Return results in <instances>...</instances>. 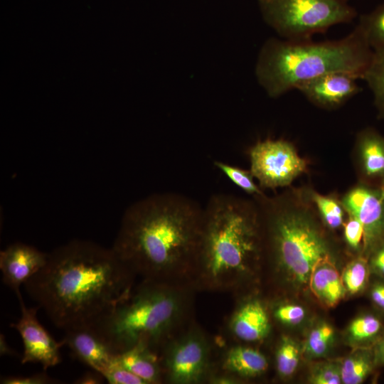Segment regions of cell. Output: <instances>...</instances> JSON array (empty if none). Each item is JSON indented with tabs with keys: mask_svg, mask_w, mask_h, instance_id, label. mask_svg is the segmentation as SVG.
Returning a JSON list of instances; mask_svg holds the SVG:
<instances>
[{
	"mask_svg": "<svg viewBox=\"0 0 384 384\" xmlns=\"http://www.w3.org/2000/svg\"><path fill=\"white\" fill-rule=\"evenodd\" d=\"M137 278L112 247L75 239L48 253L45 265L23 286L65 331L95 324L129 294Z\"/></svg>",
	"mask_w": 384,
	"mask_h": 384,
	"instance_id": "cell-1",
	"label": "cell"
},
{
	"mask_svg": "<svg viewBox=\"0 0 384 384\" xmlns=\"http://www.w3.org/2000/svg\"><path fill=\"white\" fill-rule=\"evenodd\" d=\"M203 211L180 193L149 195L126 209L112 249L140 279L192 287Z\"/></svg>",
	"mask_w": 384,
	"mask_h": 384,
	"instance_id": "cell-2",
	"label": "cell"
},
{
	"mask_svg": "<svg viewBox=\"0 0 384 384\" xmlns=\"http://www.w3.org/2000/svg\"><path fill=\"white\" fill-rule=\"evenodd\" d=\"M264 257L257 206L232 194L211 196L203 207L194 289L245 294L257 281Z\"/></svg>",
	"mask_w": 384,
	"mask_h": 384,
	"instance_id": "cell-3",
	"label": "cell"
},
{
	"mask_svg": "<svg viewBox=\"0 0 384 384\" xmlns=\"http://www.w3.org/2000/svg\"><path fill=\"white\" fill-rule=\"evenodd\" d=\"M191 286L140 279L129 294L92 324L117 354L141 345L159 355L193 319Z\"/></svg>",
	"mask_w": 384,
	"mask_h": 384,
	"instance_id": "cell-4",
	"label": "cell"
},
{
	"mask_svg": "<svg viewBox=\"0 0 384 384\" xmlns=\"http://www.w3.org/2000/svg\"><path fill=\"white\" fill-rule=\"evenodd\" d=\"M373 50L357 25L334 41H289L271 38L262 45L255 66L259 84L277 97L302 82L330 73H346L363 79Z\"/></svg>",
	"mask_w": 384,
	"mask_h": 384,
	"instance_id": "cell-5",
	"label": "cell"
},
{
	"mask_svg": "<svg viewBox=\"0 0 384 384\" xmlns=\"http://www.w3.org/2000/svg\"><path fill=\"white\" fill-rule=\"evenodd\" d=\"M258 201L265 255L275 274L299 285L309 284L315 267L329 257L326 242L310 217L263 195Z\"/></svg>",
	"mask_w": 384,
	"mask_h": 384,
	"instance_id": "cell-6",
	"label": "cell"
},
{
	"mask_svg": "<svg viewBox=\"0 0 384 384\" xmlns=\"http://www.w3.org/2000/svg\"><path fill=\"white\" fill-rule=\"evenodd\" d=\"M258 5L264 21L289 41L312 39L357 16L348 0H258Z\"/></svg>",
	"mask_w": 384,
	"mask_h": 384,
	"instance_id": "cell-7",
	"label": "cell"
},
{
	"mask_svg": "<svg viewBox=\"0 0 384 384\" xmlns=\"http://www.w3.org/2000/svg\"><path fill=\"white\" fill-rule=\"evenodd\" d=\"M214 351L213 341L193 320L159 352L163 383H208L215 369Z\"/></svg>",
	"mask_w": 384,
	"mask_h": 384,
	"instance_id": "cell-8",
	"label": "cell"
},
{
	"mask_svg": "<svg viewBox=\"0 0 384 384\" xmlns=\"http://www.w3.org/2000/svg\"><path fill=\"white\" fill-rule=\"evenodd\" d=\"M249 156L250 171L265 188L287 186L306 168L294 146L281 139L257 142L250 149Z\"/></svg>",
	"mask_w": 384,
	"mask_h": 384,
	"instance_id": "cell-9",
	"label": "cell"
},
{
	"mask_svg": "<svg viewBox=\"0 0 384 384\" xmlns=\"http://www.w3.org/2000/svg\"><path fill=\"white\" fill-rule=\"evenodd\" d=\"M18 299L21 316L11 326L19 333L23 341L21 363H40L45 370L55 366L61 361L60 350L65 346L63 341H55L39 322V306L27 307L22 297Z\"/></svg>",
	"mask_w": 384,
	"mask_h": 384,
	"instance_id": "cell-10",
	"label": "cell"
},
{
	"mask_svg": "<svg viewBox=\"0 0 384 384\" xmlns=\"http://www.w3.org/2000/svg\"><path fill=\"white\" fill-rule=\"evenodd\" d=\"M342 205L348 215L354 216L362 224L363 252L368 255L384 238V193L380 187L359 186L344 196Z\"/></svg>",
	"mask_w": 384,
	"mask_h": 384,
	"instance_id": "cell-11",
	"label": "cell"
},
{
	"mask_svg": "<svg viewBox=\"0 0 384 384\" xmlns=\"http://www.w3.org/2000/svg\"><path fill=\"white\" fill-rule=\"evenodd\" d=\"M48 253L23 242H14L0 252L3 282L21 298L20 287L34 276L46 263Z\"/></svg>",
	"mask_w": 384,
	"mask_h": 384,
	"instance_id": "cell-12",
	"label": "cell"
},
{
	"mask_svg": "<svg viewBox=\"0 0 384 384\" xmlns=\"http://www.w3.org/2000/svg\"><path fill=\"white\" fill-rule=\"evenodd\" d=\"M246 296L239 299L230 314L228 330L230 336L238 343L261 342L271 331L270 316L261 299Z\"/></svg>",
	"mask_w": 384,
	"mask_h": 384,
	"instance_id": "cell-13",
	"label": "cell"
},
{
	"mask_svg": "<svg viewBox=\"0 0 384 384\" xmlns=\"http://www.w3.org/2000/svg\"><path fill=\"white\" fill-rule=\"evenodd\" d=\"M357 80L348 73H330L302 82L296 90L317 106L335 108L361 91Z\"/></svg>",
	"mask_w": 384,
	"mask_h": 384,
	"instance_id": "cell-14",
	"label": "cell"
},
{
	"mask_svg": "<svg viewBox=\"0 0 384 384\" xmlns=\"http://www.w3.org/2000/svg\"><path fill=\"white\" fill-rule=\"evenodd\" d=\"M63 341L73 354L102 375L112 363L116 353L93 325L65 330Z\"/></svg>",
	"mask_w": 384,
	"mask_h": 384,
	"instance_id": "cell-15",
	"label": "cell"
},
{
	"mask_svg": "<svg viewBox=\"0 0 384 384\" xmlns=\"http://www.w3.org/2000/svg\"><path fill=\"white\" fill-rule=\"evenodd\" d=\"M268 366L267 358L260 351L238 343L223 351L216 361L213 374H224L242 381L263 375Z\"/></svg>",
	"mask_w": 384,
	"mask_h": 384,
	"instance_id": "cell-16",
	"label": "cell"
},
{
	"mask_svg": "<svg viewBox=\"0 0 384 384\" xmlns=\"http://www.w3.org/2000/svg\"><path fill=\"white\" fill-rule=\"evenodd\" d=\"M116 361L142 378L146 384L163 383L159 355L150 348L137 345L117 353Z\"/></svg>",
	"mask_w": 384,
	"mask_h": 384,
	"instance_id": "cell-17",
	"label": "cell"
},
{
	"mask_svg": "<svg viewBox=\"0 0 384 384\" xmlns=\"http://www.w3.org/2000/svg\"><path fill=\"white\" fill-rule=\"evenodd\" d=\"M357 149L364 176L383 183L384 137L373 129H366L358 135Z\"/></svg>",
	"mask_w": 384,
	"mask_h": 384,
	"instance_id": "cell-18",
	"label": "cell"
},
{
	"mask_svg": "<svg viewBox=\"0 0 384 384\" xmlns=\"http://www.w3.org/2000/svg\"><path fill=\"white\" fill-rule=\"evenodd\" d=\"M309 284L318 299L328 307L336 306L346 291L330 257L323 260L315 267Z\"/></svg>",
	"mask_w": 384,
	"mask_h": 384,
	"instance_id": "cell-19",
	"label": "cell"
},
{
	"mask_svg": "<svg viewBox=\"0 0 384 384\" xmlns=\"http://www.w3.org/2000/svg\"><path fill=\"white\" fill-rule=\"evenodd\" d=\"M375 367L373 348H358L340 364L341 382L344 384H360Z\"/></svg>",
	"mask_w": 384,
	"mask_h": 384,
	"instance_id": "cell-20",
	"label": "cell"
},
{
	"mask_svg": "<svg viewBox=\"0 0 384 384\" xmlns=\"http://www.w3.org/2000/svg\"><path fill=\"white\" fill-rule=\"evenodd\" d=\"M347 331L353 343L373 347L384 334V326L378 316L366 313L355 318L350 323Z\"/></svg>",
	"mask_w": 384,
	"mask_h": 384,
	"instance_id": "cell-21",
	"label": "cell"
},
{
	"mask_svg": "<svg viewBox=\"0 0 384 384\" xmlns=\"http://www.w3.org/2000/svg\"><path fill=\"white\" fill-rule=\"evenodd\" d=\"M362 80L366 82L373 93L379 115L384 117V50H373Z\"/></svg>",
	"mask_w": 384,
	"mask_h": 384,
	"instance_id": "cell-22",
	"label": "cell"
},
{
	"mask_svg": "<svg viewBox=\"0 0 384 384\" xmlns=\"http://www.w3.org/2000/svg\"><path fill=\"white\" fill-rule=\"evenodd\" d=\"M357 25L373 50H384V4L361 15Z\"/></svg>",
	"mask_w": 384,
	"mask_h": 384,
	"instance_id": "cell-23",
	"label": "cell"
},
{
	"mask_svg": "<svg viewBox=\"0 0 384 384\" xmlns=\"http://www.w3.org/2000/svg\"><path fill=\"white\" fill-rule=\"evenodd\" d=\"M299 357L297 343L289 336H282L275 351V366L279 375L284 378L292 376L297 368Z\"/></svg>",
	"mask_w": 384,
	"mask_h": 384,
	"instance_id": "cell-24",
	"label": "cell"
},
{
	"mask_svg": "<svg viewBox=\"0 0 384 384\" xmlns=\"http://www.w3.org/2000/svg\"><path fill=\"white\" fill-rule=\"evenodd\" d=\"M334 328L326 322L314 327L309 332L304 344V353L310 358L325 356L334 340Z\"/></svg>",
	"mask_w": 384,
	"mask_h": 384,
	"instance_id": "cell-25",
	"label": "cell"
},
{
	"mask_svg": "<svg viewBox=\"0 0 384 384\" xmlns=\"http://www.w3.org/2000/svg\"><path fill=\"white\" fill-rule=\"evenodd\" d=\"M368 260L358 257L350 262L341 277L345 289L351 294L363 291L368 284L370 274Z\"/></svg>",
	"mask_w": 384,
	"mask_h": 384,
	"instance_id": "cell-26",
	"label": "cell"
},
{
	"mask_svg": "<svg viewBox=\"0 0 384 384\" xmlns=\"http://www.w3.org/2000/svg\"><path fill=\"white\" fill-rule=\"evenodd\" d=\"M214 165L245 192L254 196L263 195L259 186L255 184V177L250 170H245L220 161H215Z\"/></svg>",
	"mask_w": 384,
	"mask_h": 384,
	"instance_id": "cell-27",
	"label": "cell"
},
{
	"mask_svg": "<svg viewBox=\"0 0 384 384\" xmlns=\"http://www.w3.org/2000/svg\"><path fill=\"white\" fill-rule=\"evenodd\" d=\"M312 199L326 225L332 229L339 228L343 223V207L334 198L314 193Z\"/></svg>",
	"mask_w": 384,
	"mask_h": 384,
	"instance_id": "cell-28",
	"label": "cell"
},
{
	"mask_svg": "<svg viewBox=\"0 0 384 384\" xmlns=\"http://www.w3.org/2000/svg\"><path fill=\"white\" fill-rule=\"evenodd\" d=\"M309 381L313 384L341 383L340 365L332 362L319 363L312 370Z\"/></svg>",
	"mask_w": 384,
	"mask_h": 384,
	"instance_id": "cell-29",
	"label": "cell"
},
{
	"mask_svg": "<svg viewBox=\"0 0 384 384\" xmlns=\"http://www.w3.org/2000/svg\"><path fill=\"white\" fill-rule=\"evenodd\" d=\"M273 317L282 324L294 326L300 324L305 317L303 306L294 304H281L273 309Z\"/></svg>",
	"mask_w": 384,
	"mask_h": 384,
	"instance_id": "cell-30",
	"label": "cell"
},
{
	"mask_svg": "<svg viewBox=\"0 0 384 384\" xmlns=\"http://www.w3.org/2000/svg\"><path fill=\"white\" fill-rule=\"evenodd\" d=\"M102 375L110 384H146L142 378L118 363L115 357Z\"/></svg>",
	"mask_w": 384,
	"mask_h": 384,
	"instance_id": "cell-31",
	"label": "cell"
},
{
	"mask_svg": "<svg viewBox=\"0 0 384 384\" xmlns=\"http://www.w3.org/2000/svg\"><path fill=\"white\" fill-rule=\"evenodd\" d=\"M344 238L347 244L354 250L364 246V229L361 222L354 216L349 215L344 225Z\"/></svg>",
	"mask_w": 384,
	"mask_h": 384,
	"instance_id": "cell-32",
	"label": "cell"
},
{
	"mask_svg": "<svg viewBox=\"0 0 384 384\" xmlns=\"http://www.w3.org/2000/svg\"><path fill=\"white\" fill-rule=\"evenodd\" d=\"M60 381L50 377L46 373H39L28 376H4L1 378V384H54Z\"/></svg>",
	"mask_w": 384,
	"mask_h": 384,
	"instance_id": "cell-33",
	"label": "cell"
},
{
	"mask_svg": "<svg viewBox=\"0 0 384 384\" xmlns=\"http://www.w3.org/2000/svg\"><path fill=\"white\" fill-rule=\"evenodd\" d=\"M367 256L370 273L384 277V238L371 249Z\"/></svg>",
	"mask_w": 384,
	"mask_h": 384,
	"instance_id": "cell-34",
	"label": "cell"
},
{
	"mask_svg": "<svg viewBox=\"0 0 384 384\" xmlns=\"http://www.w3.org/2000/svg\"><path fill=\"white\" fill-rule=\"evenodd\" d=\"M373 275L375 279L369 288L370 299L378 309L384 312V277Z\"/></svg>",
	"mask_w": 384,
	"mask_h": 384,
	"instance_id": "cell-35",
	"label": "cell"
},
{
	"mask_svg": "<svg viewBox=\"0 0 384 384\" xmlns=\"http://www.w3.org/2000/svg\"><path fill=\"white\" fill-rule=\"evenodd\" d=\"M372 348L376 367L384 366V334Z\"/></svg>",
	"mask_w": 384,
	"mask_h": 384,
	"instance_id": "cell-36",
	"label": "cell"
},
{
	"mask_svg": "<svg viewBox=\"0 0 384 384\" xmlns=\"http://www.w3.org/2000/svg\"><path fill=\"white\" fill-rule=\"evenodd\" d=\"M104 377L103 375L95 370L94 373L92 372H87L85 374H83L80 378H79L76 380V383H80V384H95V383H101Z\"/></svg>",
	"mask_w": 384,
	"mask_h": 384,
	"instance_id": "cell-37",
	"label": "cell"
},
{
	"mask_svg": "<svg viewBox=\"0 0 384 384\" xmlns=\"http://www.w3.org/2000/svg\"><path fill=\"white\" fill-rule=\"evenodd\" d=\"M1 354L14 355V351L6 343L4 336L1 335Z\"/></svg>",
	"mask_w": 384,
	"mask_h": 384,
	"instance_id": "cell-38",
	"label": "cell"
},
{
	"mask_svg": "<svg viewBox=\"0 0 384 384\" xmlns=\"http://www.w3.org/2000/svg\"><path fill=\"white\" fill-rule=\"evenodd\" d=\"M380 188H381L383 193H384V182L380 184Z\"/></svg>",
	"mask_w": 384,
	"mask_h": 384,
	"instance_id": "cell-39",
	"label": "cell"
}]
</instances>
